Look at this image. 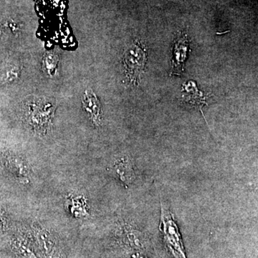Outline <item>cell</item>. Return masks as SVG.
Instances as JSON below:
<instances>
[{"label":"cell","mask_w":258,"mask_h":258,"mask_svg":"<svg viewBox=\"0 0 258 258\" xmlns=\"http://www.w3.org/2000/svg\"><path fill=\"white\" fill-rule=\"evenodd\" d=\"M23 111L27 123L33 130L40 134L47 133L55 111L52 102L43 98L32 99L27 102Z\"/></svg>","instance_id":"6da1fadb"},{"label":"cell","mask_w":258,"mask_h":258,"mask_svg":"<svg viewBox=\"0 0 258 258\" xmlns=\"http://www.w3.org/2000/svg\"><path fill=\"white\" fill-rule=\"evenodd\" d=\"M159 228L164 237V242L174 258H187L174 215L169 209L166 208L162 202H161Z\"/></svg>","instance_id":"7a4b0ae2"},{"label":"cell","mask_w":258,"mask_h":258,"mask_svg":"<svg viewBox=\"0 0 258 258\" xmlns=\"http://www.w3.org/2000/svg\"><path fill=\"white\" fill-rule=\"evenodd\" d=\"M123 61L129 83L139 85L147 61V50L142 42L136 40L125 49Z\"/></svg>","instance_id":"3957f363"},{"label":"cell","mask_w":258,"mask_h":258,"mask_svg":"<svg viewBox=\"0 0 258 258\" xmlns=\"http://www.w3.org/2000/svg\"><path fill=\"white\" fill-rule=\"evenodd\" d=\"M189 41L186 32H179L176 35L174 43V57L172 60L171 74L180 75L184 69Z\"/></svg>","instance_id":"277c9868"},{"label":"cell","mask_w":258,"mask_h":258,"mask_svg":"<svg viewBox=\"0 0 258 258\" xmlns=\"http://www.w3.org/2000/svg\"><path fill=\"white\" fill-rule=\"evenodd\" d=\"M82 102L83 109L87 113L89 119L93 124L99 126L102 121L101 105L92 90L87 89L85 91Z\"/></svg>","instance_id":"5b68a950"},{"label":"cell","mask_w":258,"mask_h":258,"mask_svg":"<svg viewBox=\"0 0 258 258\" xmlns=\"http://www.w3.org/2000/svg\"><path fill=\"white\" fill-rule=\"evenodd\" d=\"M113 171L123 184L126 186L132 184L135 179V169L133 163L128 157H121L115 161Z\"/></svg>","instance_id":"8992f818"},{"label":"cell","mask_w":258,"mask_h":258,"mask_svg":"<svg viewBox=\"0 0 258 258\" xmlns=\"http://www.w3.org/2000/svg\"><path fill=\"white\" fill-rule=\"evenodd\" d=\"M186 94L184 95V98L186 103H189L191 106L198 107L200 111L203 114V108L205 104V98L203 93L200 92L197 88L195 83L189 81L183 86Z\"/></svg>","instance_id":"52a82bcc"},{"label":"cell","mask_w":258,"mask_h":258,"mask_svg":"<svg viewBox=\"0 0 258 258\" xmlns=\"http://www.w3.org/2000/svg\"><path fill=\"white\" fill-rule=\"evenodd\" d=\"M7 165L16 179L23 183L29 182L30 171L25 161L20 158L11 157L7 160Z\"/></svg>","instance_id":"ba28073f"},{"label":"cell","mask_w":258,"mask_h":258,"mask_svg":"<svg viewBox=\"0 0 258 258\" xmlns=\"http://www.w3.org/2000/svg\"><path fill=\"white\" fill-rule=\"evenodd\" d=\"M70 212L77 217H86L88 215V205L84 198L81 197L71 198L69 200Z\"/></svg>","instance_id":"9c48e42d"},{"label":"cell","mask_w":258,"mask_h":258,"mask_svg":"<svg viewBox=\"0 0 258 258\" xmlns=\"http://www.w3.org/2000/svg\"><path fill=\"white\" fill-rule=\"evenodd\" d=\"M58 58L54 54L49 53L44 58V68L49 75H54L55 70L57 69Z\"/></svg>","instance_id":"30bf717a"},{"label":"cell","mask_w":258,"mask_h":258,"mask_svg":"<svg viewBox=\"0 0 258 258\" xmlns=\"http://www.w3.org/2000/svg\"><path fill=\"white\" fill-rule=\"evenodd\" d=\"M7 225V217L4 212L0 210V232L4 230Z\"/></svg>","instance_id":"8fae6325"},{"label":"cell","mask_w":258,"mask_h":258,"mask_svg":"<svg viewBox=\"0 0 258 258\" xmlns=\"http://www.w3.org/2000/svg\"><path fill=\"white\" fill-rule=\"evenodd\" d=\"M132 258H147V257H145V256L143 255V254L139 253V252H137V253L133 254L132 255Z\"/></svg>","instance_id":"7c38bea8"}]
</instances>
